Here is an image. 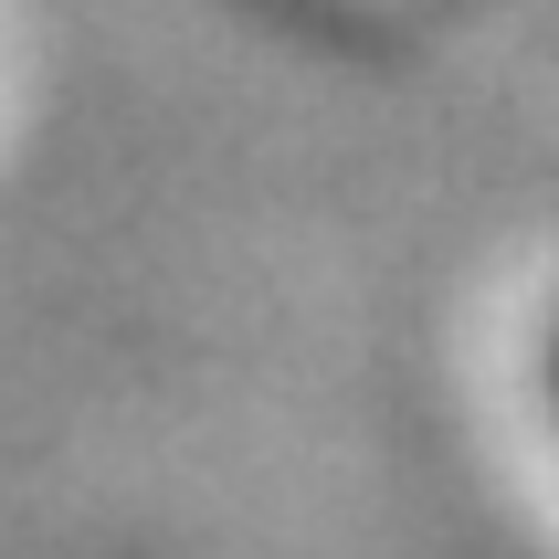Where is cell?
<instances>
[{"label": "cell", "mask_w": 559, "mask_h": 559, "mask_svg": "<svg viewBox=\"0 0 559 559\" xmlns=\"http://www.w3.org/2000/svg\"><path fill=\"white\" fill-rule=\"evenodd\" d=\"M549 402H559V328H549Z\"/></svg>", "instance_id": "obj_1"}]
</instances>
